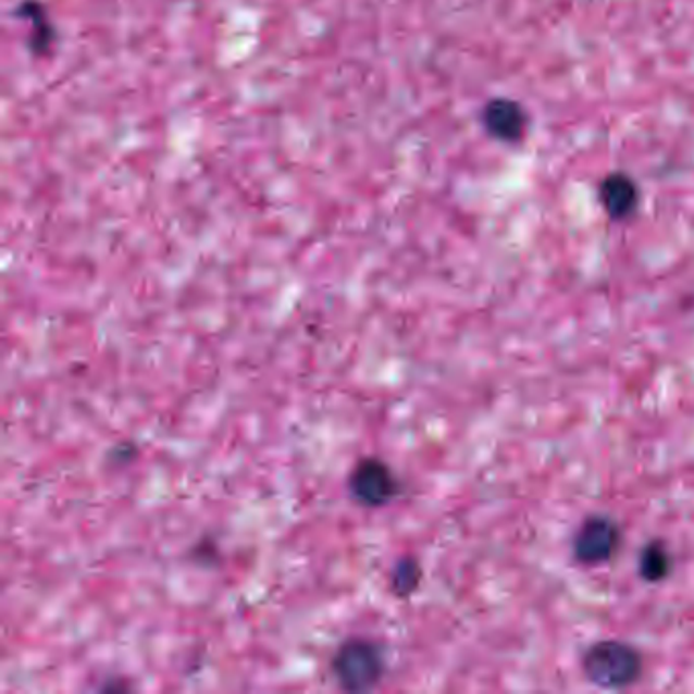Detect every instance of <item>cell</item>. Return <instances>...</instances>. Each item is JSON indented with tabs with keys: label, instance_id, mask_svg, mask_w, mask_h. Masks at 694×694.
I'll return each instance as SVG.
<instances>
[{
	"label": "cell",
	"instance_id": "1",
	"mask_svg": "<svg viewBox=\"0 0 694 694\" xmlns=\"http://www.w3.org/2000/svg\"><path fill=\"white\" fill-rule=\"evenodd\" d=\"M581 668L591 684L603 691H621L642 679L644 658L631 644L603 640L584 652Z\"/></svg>",
	"mask_w": 694,
	"mask_h": 694
},
{
	"label": "cell",
	"instance_id": "2",
	"mask_svg": "<svg viewBox=\"0 0 694 694\" xmlns=\"http://www.w3.org/2000/svg\"><path fill=\"white\" fill-rule=\"evenodd\" d=\"M332 672L345 691H369L383 679V649L363 637L347 640L332 658Z\"/></svg>",
	"mask_w": 694,
	"mask_h": 694
},
{
	"label": "cell",
	"instance_id": "3",
	"mask_svg": "<svg viewBox=\"0 0 694 694\" xmlns=\"http://www.w3.org/2000/svg\"><path fill=\"white\" fill-rule=\"evenodd\" d=\"M621 528L609 516H588L572 537V558L583 567L609 562L621 548Z\"/></svg>",
	"mask_w": 694,
	"mask_h": 694
},
{
	"label": "cell",
	"instance_id": "4",
	"mask_svg": "<svg viewBox=\"0 0 694 694\" xmlns=\"http://www.w3.org/2000/svg\"><path fill=\"white\" fill-rule=\"evenodd\" d=\"M348 491L357 504L383 507L397 497L399 481L387 462L381 458L367 457L357 462L348 476Z\"/></svg>",
	"mask_w": 694,
	"mask_h": 694
},
{
	"label": "cell",
	"instance_id": "5",
	"mask_svg": "<svg viewBox=\"0 0 694 694\" xmlns=\"http://www.w3.org/2000/svg\"><path fill=\"white\" fill-rule=\"evenodd\" d=\"M483 125L499 141H520L528 126L525 112L518 102L507 98H493L483 109Z\"/></svg>",
	"mask_w": 694,
	"mask_h": 694
},
{
	"label": "cell",
	"instance_id": "6",
	"mask_svg": "<svg viewBox=\"0 0 694 694\" xmlns=\"http://www.w3.org/2000/svg\"><path fill=\"white\" fill-rule=\"evenodd\" d=\"M600 205L609 219L625 221L631 216L640 202V191L630 175L611 174L603 179L599 188Z\"/></svg>",
	"mask_w": 694,
	"mask_h": 694
},
{
	"label": "cell",
	"instance_id": "7",
	"mask_svg": "<svg viewBox=\"0 0 694 694\" xmlns=\"http://www.w3.org/2000/svg\"><path fill=\"white\" fill-rule=\"evenodd\" d=\"M672 570V554L662 540H652L640 550L637 574L646 583H660Z\"/></svg>",
	"mask_w": 694,
	"mask_h": 694
},
{
	"label": "cell",
	"instance_id": "8",
	"mask_svg": "<svg viewBox=\"0 0 694 694\" xmlns=\"http://www.w3.org/2000/svg\"><path fill=\"white\" fill-rule=\"evenodd\" d=\"M422 567L416 558H401L392 572V588L397 597H410L420 586Z\"/></svg>",
	"mask_w": 694,
	"mask_h": 694
},
{
	"label": "cell",
	"instance_id": "9",
	"mask_svg": "<svg viewBox=\"0 0 694 694\" xmlns=\"http://www.w3.org/2000/svg\"><path fill=\"white\" fill-rule=\"evenodd\" d=\"M18 13H21V16H25L27 21L35 23L33 48L37 49V51L48 49L49 44H51L53 33H51V27H49L48 21H46V11H44V7H41L39 2H35V0H27Z\"/></svg>",
	"mask_w": 694,
	"mask_h": 694
}]
</instances>
